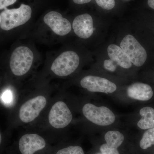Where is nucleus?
<instances>
[{
    "instance_id": "1",
    "label": "nucleus",
    "mask_w": 154,
    "mask_h": 154,
    "mask_svg": "<svg viewBox=\"0 0 154 154\" xmlns=\"http://www.w3.org/2000/svg\"><path fill=\"white\" fill-rule=\"evenodd\" d=\"M32 10L30 6L21 4L18 8L5 10L0 14V27L3 30L11 29L25 24L31 18Z\"/></svg>"
},
{
    "instance_id": "2",
    "label": "nucleus",
    "mask_w": 154,
    "mask_h": 154,
    "mask_svg": "<svg viewBox=\"0 0 154 154\" xmlns=\"http://www.w3.org/2000/svg\"><path fill=\"white\" fill-rule=\"evenodd\" d=\"M33 54L32 51L25 46L17 48L12 53L10 66L11 71L18 76L26 74L32 66Z\"/></svg>"
},
{
    "instance_id": "3",
    "label": "nucleus",
    "mask_w": 154,
    "mask_h": 154,
    "mask_svg": "<svg viewBox=\"0 0 154 154\" xmlns=\"http://www.w3.org/2000/svg\"><path fill=\"white\" fill-rule=\"evenodd\" d=\"M79 62V57L76 53L73 51H65L53 62L51 70L59 76H67L76 70Z\"/></svg>"
},
{
    "instance_id": "4",
    "label": "nucleus",
    "mask_w": 154,
    "mask_h": 154,
    "mask_svg": "<svg viewBox=\"0 0 154 154\" xmlns=\"http://www.w3.org/2000/svg\"><path fill=\"white\" fill-rule=\"evenodd\" d=\"M120 45L134 66H141L145 63L147 57L146 51L134 36L130 34L126 35Z\"/></svg>"
},
{
    "instance_id": "5",
    "label": "nucleus",
    "mask_w": 154,
    "mask_h": 154,
    "mask_svg": "<svg viewBox=\"0 0 154 154\" xmlns=\"http://www.w3.org/2000/svg\"><path fill=\"white\" fill-rule=\"evenodd\" d=\"M83 114L88 120L100 126H107L113 124L116 117L113 112L105 106L97 107L88 103L83 107Z\"/></svg>"
},
{
    "instance_id": "6",
    "label": "nucleus",
    "mask_w": 154,
    "mask_h": 154,
    "mask_svg": "<svg viewBox=\"0 0 154 154\" xmlns=\"http://www.w3.org/2000/svg\"><path fill=\"white\" fill-rule=\"evenodd\" d=\"M46 104L47 100L42 96L29 99L20 107L19 111L20 120L24 123L32 122L38 117Z\"/></svg>"
},
{
    "instance_id": "7",
    "label": "nucleus",
    "mask_w": 154,
    "mask_h": 154,
    "mask_svg": "<svg viewBox=\"0 0 154 154\" xmlns=\"http://www.w3.org/2000/svg\"><path fill=\"white\" fill-rule=\"evenodd\" d=\"M72 115L65 102L59 101L53 105L48 114V122L53 127L60 129L71 122Z\"/></svg>"
},
{
    "instance_id": "8",
    "label": "nucleus",
    "mask_w": 154,
    "mask_h": 154,
    "mask_svg": "<svg viewBox=\"0 0 154 154\" xmlns=\"http://www.w3.org/2000/svg\"><path fill=\"white\" fill-rule=\"evenodd\" d=\"M81 85L91 92L105 94L113 93L117 89L116 85L105 78L93 75L84 77L81 81Z\"/></svg>"
},
{
    "instance_id": "9",
    "label": "nucleus",
    "mask_w": 154,
    "mask_h": 154,
    "mask_svg": "<svg viewBox=\"0 0 154 154\" xmlns=\"http://www.w3.org/2000/svg\"><path fill=\"white\" fill-rule=\"evenodd\" d=\"M44 22L54 33L59 36H65L71 30L69 21L56 11H51L46 14L44 17Z\"/></svg>"
},
{
    "instance_id": "10",
    "label": "nucleus",
    "mask_w": 154,
    "mask_h": 154,
    "mask_svg": "<svg viewBox=\"0 0 154 154\" xmlns=\"http://www.w3.org/2000/svg\"><path fill=\"white\" fill-rule=\"evenodd\" d=\"M46 142L36 134H27L22 136L19 143V150L22 154H33L45 148Z\"/></svg>"
},
{
    "instance_id": "11",
    "label": "nucleus",
    "mask_w": 154,
    "mask_h": 154,
    "mask_svg": "<svg viewBox=\"0 0 154 154\" xmlns=\"http://www.w3.org/2000/svg\"><path fill=\"white\" fill-rule=\"evenodd\" d=\"M93 19L91 15L85 14L77 16L74 20L72 28L75 33L80 38H88L94 33Z\"/></svg>"
},
{
    "instance_id": "12",
    "label": "nucleus",
    "mask_w": 154,
    "mask_h": 154,
    "mask_svg": "<svg viewBox=\"0 0 154 154\" xmlns=\"http://www.w3.org/2000/svg\"><path fill=\"white\" fill-rule=\"evenodd\" d=\"M105 139L106 143L100 147L102 154H119L118 148L124 141L123 135L116 131H110L105 134Z\"/></svg>"
},
{
    "instance_id": "13",
    "label": "nucleus",
    "mask_w": 154,
    "mask_h": 154,
    "mask_svg": "<svg viewBox=\"0 0 154 154\" xmlns=\"http://www.w3.org/2000/svg\"><path fill=\"white\" fill-rule=\"evenodd\" d=\"M127 94L131 99L146 101L149 100L153 95L151 87L147 84L135 83L128 87Z\"/></svg>"
},
{
    "instance_id": "14",
    "label": "nucleus",
    "mask_w": 154,
    "mask_h": 154,
    "mask_svg": "<svg viewBox=\"0 0 154 154\" xmlns=\"http://www.w3.org/2000/svg\"><path fill=\"white\" fill-rule=\"evenodd\" d=\"M107 53L110 59L117 65L125 69H129L132 63L121 48L114 44H111L107 48Z\"/></svg>"
},
{
    "instance_id": "15",
    "label": "nucleus",
    "mask_w": 154,
    "mask_h": 154,
    "mask_svg": "<svg viewBox=\"0 0 154 154\" xmlns=\"http://www.w3.org/2000/svg\"><path fill=\"white\" fill-rule=\"evenodd\" d=\"M142 118L137 122V126L143 130L154 128V109L150 107H145L140 111Z\"/></svg>"
},
{
    "instance_id": "16",
    "label": "nucleus",
    "mask_w": 154,
    "mask_h": 154,
    "mask_svg": "<svg viewBox=\"0 0 154 154\" xmlns=\"http://www.w3.org/2000/svg\"><path fill=\"white\" fill-rule=\"evenodd\" d=\"M154 145V128L148 129L143 134L140 142L143 149H146Z\"/></svg>"
},
{
    "instance_id": "17",
    "label": "nucleus",
    "mask_w": 154,
    "mask_h": 154,
    "mask_svg": "<svg viewBox=\"0 0 154 154\" xmlns=\"http://www.w3.org/2000/svg\"><path fill=\"white\" fill-rule=\"evenodd\" d=\"M56 154H85L83 149L79 146H70L60 150Z\"/></svg>"
},
{
    "instance_id": "18",
    "label": "nucleus",
    "mask_w": 154,
    "mask_h": 154,
    "mask_svg": "<svg viewBox=\"0 0 154 154\" xmlns=\"http://www.w3.org/2000/svg\"><path fill=\"white\" fill-rule=\"evenodd\" d=\"M96 4L102 8L110 10L115 5V0H96Z\"/></svg>"
},
{
    "instance_id": "19",
    "label": "nucleus",
    "mask_w": 154,
    "mask_h": 154,
    "mask_svg": "<svg viewBox=\"0 0 154 154\" xmlns=\"http://www.w3.org/2000/svg\"><path fill=\"white\" fill-rule=\"evenodd\" d=\"M2 100L6 104H10L13 101V94L10 90H7L3 93Z\"/></svg>"
},
{
    "instance_id": "20",
    "label": "nucleus",
    "mask_w": 154,
    "mask_h": 154,
    "mask_svg": "<svg viewBox=\"0 0 154 154\" xmlns=\"http://www.w3.org/2000/svg\"><path fill=\"white\" fill-rule=\"evenodd\" d=\"M117 66V65L111 59L106 60L104 61V68L109 71L112 72L115 71Z\"/></svg>"
},
{
    "instance_id": "21",
    "label": "nucleus",
    "mask_w": 154,
    "mask_h": 154,
    "mask_svg": "<svg viewBox=\"0 0 154 154\" xmlns=\"http://www.w3.org/2000/svg\"><path fill=\"white\" fill-rule=\"evenodd\" d=\"M17 0H0V10L5 9L7 7L13 5Z\"/></svg>"
},
{
    "instance_id": "22",
    "label": "nucleus",
    "mask_w": 154,
    "mask_h": 154,
    "mask_svg": "<svg viewBox=\"0 0 154 154\" xmlns=\"http://www.w3.org/2000/svg\"><path fill=\"white\" fill-rule=\"evenodd\" d=\"M91 1V0H73L74 2L79 5L86 4V3L90 2Z\"/></svg>"
},
{
    "instance_id": "23",
    "label": "nucleus",
    "mask_w": 154,
    "mask_h": 154,
    "mask_svg": "<svg viewBox=\"0 0 154 154\" xmlns=\"http://www.w3.org/2000/svg\"><path fill=\"white\" fill-rule=\"evenodd\" d=\"M148 5L150 8L154 10V0H148Z\"/></svg>"
},
{
    "instance_id": "24",
    "label": "nucleus",
    "mask_w": 154,
    "mask_h": 154,
    "mask_svg": "<svg viewBox=\"0 0 154 154\" xmlns=\"http://www.w3.org/2000/svg\"><path fill=\"white\" fill-rule=\"evenodd\" d=\"M2 142V134H1V132H0V145H1V143Z\"/></svg>"
},
{
    "instance_id": "25",
    "label": "nucleus",
    "mask_w": 154,
    "mask_h": 154,
    "mask_svg": "<svg viewBox=\"0 0 154 154\" xmlns=\"http://www.w3.org/2000/svg\"><path fill=\"white\" fill-rule=\"evenodd\" d=\"M1 15H0V24H1Z\"/></svg>"
},
{
    "instance_id": "26",
    "label": "nucleus",
    "mask_w": 154,
    "mask_h": 154,
    "mask_svg": "<svg viewBox=\"0 0 154 154\" xmlns=\"http://www.w3.org/2000/svg\"></svg>"
}]
</instances>
